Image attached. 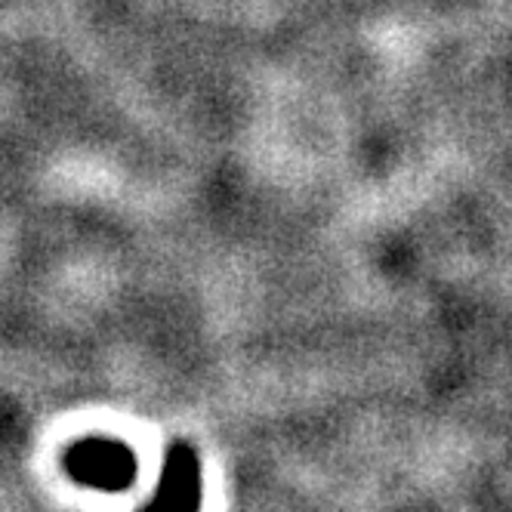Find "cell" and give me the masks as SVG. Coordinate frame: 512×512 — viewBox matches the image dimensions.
<instances>
[{
	"instance_id": "6da1fadb",
	"label": "cell",
	"mask_w": 512,
	"mask_h": 512,
	"mask_svg": "<svg viewBox=\"0 0 512 512\" xmlns=\"http://www.w3.org/2000/svg\"><path fill=\"white\" fill-rule=\"evenodd\" d=\"M201 500V463L195 448L189 445H170L167 460H164V472L158 482V494L152 500V506H167V509H189L198 506Z\"/></svg>"
}]
</instances>
